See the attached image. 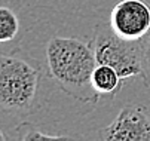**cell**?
<instances>
[{
	"label": "cell",
	"mask_w": 150,
	"mask_h": 141,
	"mask_svg": "<svg viewBox=\"0 0 150 141\" xmlns=\"http://www.w3.org/2000/svg\"><path fill=\"white\" fill-rule=\"evenodd\" d=\"M9 138H16L21 141H37V140H59V138H69V137L45 132L39 126H36L30 122H25V120H21L13 128V132H12V135H9Z\"/></svg>",
	"instance_id": "obj_8"
},
{
	"label": "cell",
	"mask_w": 150,
	"mask_h": 141,
	"mask_svg": "<svg viewBox=\"0 0 150 141\" xmlns=\"http://www.w3.org/2000/svg\"><path fill=\"white\" fill-rule=\"evenodd\" d=\"M24 15L15 0H0V51L12 52L23 42Z\"/></svg>",
	"instance_id": "obj_6"
},
{
	"label": "cell",
	"mask_w": 150,
	"mask_h": 141,
	"mask_svg": "<svg viewBox=\"0 0 150 141\" xmlns=\"http://www.w3.org/2000/svg\"><path fill=\"white\" fill-rule=\"evenodd\" d=\"M109 23L123 39H144L150 31V6L144 0H120L112 9Z\"/></svg>",
	"instance_id": "obj_5"
},
{
	"label": "cell",
	"mask_w": 150,
	"mask_h": 141,
	"mask_svg": "<svg viewBox=\"0 0 150 141\" xmlns=\"http://www.w3.org/2000/svg\"><path fill=\"white\" fill-rule=\"evenodd\" d=\"M103 141H150V107L125 104L112 122L98 131Z\"/></svg>",
	"instance_id": "obj_4"
},
{
	"label": "cell",
	"mask_w": 150,
	"mask_h": 141,
	"mask_svg": "<svg viewBox=\"0 0 150 141\" xmlns=\"http://www.w3.org/2000/svg\"><path fill=\"white\" fill-rule=\"evenodd\" d=\"M143 77L144 82L150 86V31L144 37V51H143Z\"/></svg>",
	"instance_id": "obj_9"
},
{
	"label": "cell",
	"mask_w": 150,
	"mask_h": 141,
	"mask_svg": "<svg viewBox=\"0 0 150 141\" xmlns=\"http://www.w3.org/2000/svg\"><path fill=\"white\" fill-rule=\"evenodd\" d=\"M91 83H92L94 91L100 97L105 95L113 99L122 91L125 82L120 79V76L113 67L105 66V64H97L92 71Z\"/></svg>",
	"instance_id": "obj_7"
},
{
	"label": "cell",
	"mask_w": 150,
	"mask_h": 141,
	"mask_svg": "<svg viewBox=\"0 0 150 141\" xmlns=\"http://www.w3.org/2000/svg\"><path fill=\"white\" fill-rule=\"evenodd\" d=\"M8 138H9V137L3 132V129H2V128H0V141H6Z\"/></svg>",
	"instance_id": "obj_10"
},
{
	"label": "cell",
	"mask_w": 150,
	"mask_h": 141,
	"mask_svg": "<svg viewBox=\"0 0 150 141\" xmlns=\"http://www.w3.org/2000/svg\"><path fill=\"white\" fill-rule=\"evenodd\" d=\"M92 45L97 64L113 67L123 82L143 73L144 39H123L112 28L110 23L100 21L94 27Z\"/></svg>",
	"instance_id": "obj_3"
},
{
	"label": "cell",
	"mask_w": 150,
	"mask_h": 141,
	"mask_svg": "<svg viewBox=\"0 0 150 141\" xmlns=\"http://www.w3.org/2000/svg\"><path fill=\"white\" fill-rule=\"evenodd\" d=\"M39 61V59H37ZM46 76L77 101L97 104L100 95L94 91L91 77L97 66L92 40L69 36H51L39 61Z\"/></svg>",
	"instance_id": "obj_1"
},
{
	"label": "cell",
	"mask_w": 150,
	"mask_h": 141,
	"mask_svg": "<svg viewBox=\"0 0 150 141\" xmlns=\"http://www.w3.org/2000/svg\"><path fill=\"white\" fill-rule=\"evenodd\" d=\"M42 68L36 58L0 51V117L24 119L39 109Z\"/></svg>",
	"instance_id": "obj_2"
}]
</instances>
